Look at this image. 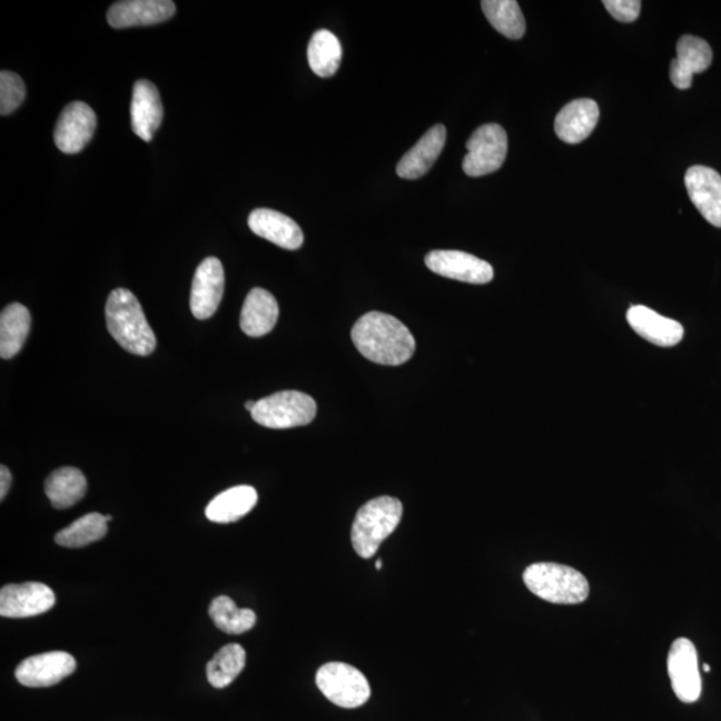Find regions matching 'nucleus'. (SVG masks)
<instances>
[{
	"label": "nucleus",
	"instance_id": "8",
	"mask_svg": "<svg viewBox=\"0 0 721 721\" xmlns=\"http://www.w3.org/2000/svg\"><path fill=\"white\" fill-rule=\"evenodd\" d=\"M668 674L674 694L680 701L691 704L701 694V676L699 671L698 651L691 640L680 638L674 640L668 653Z\"/></svg>",
	"mask_w": 721,
	"mask_h": 721
},
{
	"label": "nucleus",
	"instance_id": "20",
	"mask_svg": "<svg viewBox=\"0 0 721 721\" xmlns=\"http://www.w3.org/2000/svg\"><path fill=\"white\" fill-rule=\"evenodd\" d=\"M247 224L254 234L286 250H297L304 244V233L296 220L285 214L257 209L251 211Z\"/></svg>",
	"mask_w": 721,
	"mask_h": 721
},
{
	"label": "nucleus",
	"instance_id": "22",
	"mask_svg": "<svg viewBox=\"0 0 721 721\" xmlns=\"http://www.w3.org/2000/svg\"><path fill=\"white\" fill-rule=\"evenodd\" d=\"M279 316L277 299L273 294L256 287L245 299L240 312V329L249 337H263L276 326Z\"/></svg>",
	"mask_w": 721,
	"mask_h": 721
},
{
	"label": "nucleus",
	"instance_id": "10",
	"mask_svg": "<svg viewBox=\"0 0 721 721\" xmlns=\"http://www.w3.org/2000/svg\"><path fill=\"white\" fill-rule=\"evenodd\" d=\"M56 593L42 583L10 584L0 591V614L24 619L49 612L56 605Z\"/></svg>",
	"mask_w": 721,
	"mask_h": 721
},
{
	"label": "nucleus",
	"instance_id": "3",
	"mask_svg": "<svg viewBox=\"0 0 721 721\" xmlns=\"http://www.w3.org/2000/svg\"><path fill=\"white\" fill-rule=\"evenodd\" d=\"M404 507L398 498L383 496L360 506L352 526V544L359 557L371 559L396 531Z\"/></svg>",
	"mask_w": 721,
	"mask_h": 721
},
{
	"label": "nucleus",
	"instance_id": "18",
	"mask_svg": "<svg viewBox=\"0 0 721 721\" xmlns=\"http://www.w3.org/2000/svg\"><path fill=\"white\" fill-rule=\"evenodd\" d=\"M164 119V106L156 85L140 79L134 85L131 100V127L134 134L150 142Z\"/></svg>",
	"mask_w": 721,
	"mask_h": 721
},
{
	"label": "nucleus",
	"instance_id": "27",
	"mask_svg": "<svg viewBox=\"0 0 721 721\" xmlns=\"http://www.w3.org/2000/svg\"><path fill=\"white\" fill-rule=\"evenodd\" d=\"M481 7L490 23L504 37L514 40L524 37L525 19L516 0H484Z\"/></svg>",
	"mask_w": 721,
	"mask_h": 721
},
{
	"label": "nucleus",
	"instance_id": "15",
	"mask_svg": "<svg viewBox=\"0 0 721 721\" xmlns=\"http://www.w3.org/2000/svg\"><path fill=\"white\" fill-rule=\"evenodd\" d=\"M176 10L171 0H125L110 7L107 22L113 29L157 24L169 20Z\"/></svg>",
	"mask_w": 721,
	"mask_h": 721
},
{
	"label": "nucleus",
	"instance_id": "4",
	"mask_svg": "<svg viewBox=\"0 0 721 721\" xmlns=\"http://www.w3.org/2000/svg\"><path fill=\"white\" fill-rule=\"evenodd\" d=\"M523 579L527 590L553 604H580L590 596V584L583 573L567 565L532 564Z\"/></svg>",
	"mask_w": 721,
	"mask_h": 721
},
{
	"label": "nucleus",
	"instance_id": "13",
	"mask_svg": "<svg viewBox=\"0 0 721 721\" xmlns=\"http://www.w3.org/2000/svg\"><path fill=\"white\" fill-rule=\"evenodd\" d=\"M76 668L77 661L70 653L53 651L23 660L17 668L16 678L24 687L45 688L69 678Z\"/></svg>",
	"mask_w": 721,
	"mask_h": 721
},
{
	"label": "nucleus",
	"instance_id": "19",
	"mask_svg": "<svg viewBox=\"0 0 721 721\" xmlns=\"http://www.w3.org/2000/svg\"><path fill=\"white\" fill-rule=\"evenodd\" d=\"M599 105L592 99H576L565 105L554 119V131L565 144L577 145L591 136L599 124Z\"/></svg>",
	"mask_w": 721,
	"mask_h": 721
},
{
	"label": "nucleus",
	"instance_id": "37",
	"mask_svg": "<svg viewBox=\"0 0 721 721\" xmlns=\"http://www.w3.org/2000/svg\"><path fill=\"white\" fill-rule=\"evenodd\" d=\"M105 517H106L107 523H109V521L112 520V516H110V514H107V516H105Z\"/></svg>",
	"mask_w": 721,
	"mask_h": 721
},
{
	"label": "nucleus",
	"instance_id": "21",
	"mask_svg": "<svg viewBox=\"0 0 721 721\" xmlns=\"http://www.w3.org/2000/svg\"><path fill=\"white\" fill-rule=\"evenodd\" d=\"M446 142L444 125L433 126L423 138L401 158L397 165L398 177L404 179H418L424 177L443 152Z\"/></svg>",
	"mask_w": 721,
	"mask_h": 721
},
{
	"label": "nucleus",
	"instance_id": "33",
	"mask_svg": "<svg viewBox=\"0 0 721 721\" xmlns=\"http://www.w3.org/2000/svg\"><path fill=\"white\" fill-rule=\"evenodd\" d=\"M12 483L11 472L9 467L2 465L0 467V500H4L7 493H9Z\"/></svg>",
	"mask_w": 721,
	"mask_h": 721
},
{
	"label": "nucleus",
	"instance_id": "16",
	"mask_svg": "<svg viewBox=\"0 0 721 721\" xmlns=\"http://www.w3.org/2000/svg\"><path fill=\"white\" fill-rule=\"evenodd\" d=\"M678 57L671 62L670 77L679 90L690 89L694 73L704 72L712 63V49L704 39L684 36L676 46Z\"/></svg>",
	"mask_w": 721,
	"mask_h": 721
},
{
	"label": "nucleus",
	"instance_id": "6",
	"mask_svg": "<svg viewBox=\"0 0 721 721\" xmlns=\"http://www.w3.org/2000/svg\"><path fill=\"white\" fill-rule=\"evenodd\" d=\"M319 691L340 708H358L371 699L372 690L365 674L346 663L333 661L319 668L316 676Z\"/></svg>",
	"mask_w": 721,
	"mask_h": 721
},
{
	"label": "nucleus",
	"instance_id": "29",
	"mask_svg": "<svg viewBox=\"0 0 721 721\" xmlns=\"http://www.w3.org/2000/svg\"><path fill=\"white\" fill-rule=\"evenodd\" d=\"M209 614L218 630L229 634L250 631L257 623L256 613L238 608L230 597L218 596L211 601Z\"/></svg>",
	"mask_w": 721,
	"mask_h": 721
},
{
	"label": "nucleus",
	"instance_id": "23",
	"mask_svg": "<svg viewBox=\"0 0 721 721\" xmlns=\"http://www.w3.org/2000/svg\"><path fill=\"white\" fill-rule=\"evenodd\" d=\"M258 493L249 485L230 487L206 507V517L218 524L236 523L257 505Z\"/></svg>",
	"mask_w": 721,
	"mask_h": 721
},
{
	"label": "nucleus",
	"instance_id": "36",
	"mask_svg": "<svg viewBox=\"0 0 721 721\" xmlns=\"http://www.w3.org/2000/svg\"><path fill=\"white\" fill-rule=\"evenodd\" d=\"M703 670H704L705 672H710V671H711V666H710V664H704V665H703Z\"/></svg>",
	"mask_w": 721,
	"mask_h": 721
},
{
	"label": "nucleus",
	"instance_id": "9",
	"mask_svg": "<svg viewBox=\"0 0 721 721\" xmlns=\"http://www.w3.org/2000/svg\"><path fill=\"white\" fill-rule=\"evenodd\" d=\"M425 264L441 277L461 283L484 285L494 276L493 267L486 260L458 250H434L427 254Z\"/></svg>",
	"mask_w": 721,
	"mask_h": 721
},
{
	"label": "nucleus",
	"instance_id": "25",
	"mask_svg": "<svg viewBox=\"0 0 721 721\" xmlns=\"http://www.w3.org/2000/svg\"><path fill=\"white\" fill-rule=\"evenodd\" d=\"M31 326L30 312L22 304L6 306L0 316V356L16 357L22 350Z\"/></svg>",
	"mask_w": 721,
	"mask_h": 721
},
{
	"label": "nucleus",
	"instance_id": "26",
	"mask_svg": "<svg viewBox=\"0 0 721 721\" xmlns=\"http://www.w3.org/2000/svg\"><path fill=\"white\" fill-rule=\"evenodd\" d=\"M343 58L339 40L329 30H318L313 33L307 60L310 69L320 78L333 77L337 72Z\"/></svg>",
	"mask_w": 721,
	"mask_h": 721
},
{
	"label": "nucleus",
	"instance_id": "17",
	"mask_svg": "<svg viewBox=\"0 0 721 721\" xmlns=\"http://www.w3.org/2000/svg\"><path fill=\"white\" fill-rule=\"evenodd\" d=\"M626 320L640 337L656 346H676L684 337V327L678 320L663 317L643 305L630 307Z\"/></svg>",
	"mask_w": 721,
	"mask_h": 721
},
{
	"label": "nucleus",
	"instance_id": "35",
	"mask_svg": "<svg viewBox=\"0 0 721 721\" xmlns=\"http://www.w3.org/2000/svg\"><path fill=\"white\" fill-rule=\"evenodd\" d=\"M383 567V561L378 560L376 563V570L379 571Z\"/></svg>",
	"mask_w": 721,
	"mask_h": 721
},
{
	"label": "nucleus",
	"instance_id": "30",
	"mask_svg": "<svg viewBox=\"0 0 721 721\" xmlns=\"http://www.w3.org/2000/svg\"><path fill=\"white\" fill-rule=\"evenodd\" d=\"M107 533V521L103 514L89 513L73 521L70 526L57 533L56 541L60 546L82 547L103 539Z\"/></svg>",
	"mask_w": 721,
	"mask_h": 721
},
{
	"label": "nucleus",
	"instance_id": "34",
	"mask_svg": "<svg viewBox=\"0 0 721 721\" xmlns=\"http://www.w3.org/2000/svg\"><path fill=\"white\" fill-rule=\"evenodd\" d=\"M256 405H257L256 401H247V403L245 404V407H246L247 411H249L251 413L254 407H256Z\"/></svg>",
	"mask_w": 721,
	"mask_h": 721
},
{
	"label": "nucleus",
	"instance_id": "5",
	"mask_svg": "<svg viewBox=\"0 0 721 721\" xmlns=\"http://www.w3.org/2000/svg\"><path fill=\"white\" fill-rule=\"evenodd\" d=\"M317 414V404L309 394L285 391L257 401L251 417L270 429H290L309 425Z\"/></svg>",
	"mask_w": 721,
	"mask_h": 721
},
{
	"label": "nucleus",
	"instance_id": "31",
	"mask_svg": "<svg viewBox=\"0 0 721 721\" xmlns=\"http://www.w3.org/2000/svg\"><path fill=\"white\" fill-rule=\"evenodd\" d=\"M26 98L23 79L16 72H0V113L9 116L16 111Z\"/></svg>",
	"mask_w": 721,
	"mask_h": 721
},
{
	"label": "nucleus",
	"instance_id": "2",
	"mask_svg": "<svg viewBox=\"0 0 721 721\" xmlns=\"http://www.w3.org/2000/svg\"><path fill=\"white\" fill-rule=\"evenodd\" d=\"M106 323L112 338L125 350L140 357L150 356L156 350V334L130 290L119 287L111 292L106 304Z\"/></svg>",
	"mask_w": 721,
	"mask_h": 721
},
{
	"label": "nucleus",
	"instance_id": "1",
	"mask_svg": "<svg viewBox=\"0 0 721 721\" xmlns=\"http://www.w3.org/2000/svg\"><path fill=\"white\" fill-rule=\"evenodd\" d=\"M352 339L365 358L379 365H403L416 350L411 330L396 317L379 312L360 317L353 326Z\"/></svg>",
	"mask_w": 721,
	"mask_h": 721
},
{
	"label": "nucleus",
	"instance_id": "12",
	"mask_svg": "<svg viewBox=\"0 0 721 721\" xmlns=\"http://www.w3.org/2000/svg\"><path fill=\"white\" fill-rule=\"evenodd\" d=\"M97 129V116L89 105L72 102L65 107L58 119L53 140L65 154L82 151Z\"/></svg>",
	"mask_w": 721,
	"mask_h": 721
},
{
	"label": "nucleus",
	"instance_id": "28",
	"mask_svg": "<svg viewBox=\"0 0 721 721\" xmlns=\"http://www.w3.org/2000/svg\"><path fill=\"white\" fill-rule=\"evenodd\" d=\"M246 664V652L239 644L225 645L207 663V680L214 688H225L244 671Z\"/></svg>",
	"mask_w": 721,
	"mask_h": 721
},
{
	"label": "nucleus",
	"instance_id": "14",
	"mask_svg": "<svg viewBox=\"0 0 721 721\" xmlns=\"http://www.w3.org/2000/svg\"><path fill=\"white\" fill-rule=\"evenodd\" d=\"M685 187L701 216L721 229V177L707 166H692L685 172Z\"/></svg>",
	"mask_w": 721,
	"mask_h": 721
},
{
	"label": "nucleus",
	"instance_id": "11",
	"mask_svg": "<svg viewBox=\"0 0 721 721\" xmlns=\"http://www.w3.org/2000/svg\"><path fill=\"white\" fill-rule=\"evenodd\" d=\"M225 290V271L220 260L209 257L198 266L190 294V309L197 319H207L217 312Z\"/></svg>",
	"mask_w": 721,
	"mask_h": 721
},
{
	"label": "nucleus",
	"instance_id": "32",
	"mask_svg": "<svg viewBox=\"0 0 721 721\" xmlns=\"http://www.w3.org/2000/svg\"><path fill=\"white\" fill-rule=\"evenodd\" d=\"M603 4L614 19L623 23L634 22L641 11L639 0H604Z\"/></svg>",
	"mask_w": 721,
	"mask_h": 721
},
{
	"label": "nucleus",
	"instance_id": "24",
	"mask_svg": "<svg viewBox=\"0 0 721 721\" xmlns=\"http://www.w3.org/2000/svg\"><path fill=\"white\" fill-rule=\"evenodd\" d=\"M45 492L56 510H67L85 497L87 480L77 467H60L47 477Z\"/></svg>",
	"mask_w": 721,
	"mask_h": 721
},
{
	"label": "nucleus",
	"instance_id": "7",
	"mask_svg": "<svg viewBox=\"0 0 721 721\" xmlns=\"http://www.w3.org/2000/svg\"><path fill=\"white\" fill-rule=\"evenodd\" d=\"M463 170L470 177H483L501 169L507 154L506 131L497 124L478 127L466 142Z\"/></svg>",
	"mask_w": 721,
	"mask_h": 721
}]
</instances>
